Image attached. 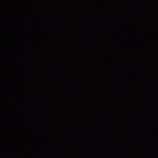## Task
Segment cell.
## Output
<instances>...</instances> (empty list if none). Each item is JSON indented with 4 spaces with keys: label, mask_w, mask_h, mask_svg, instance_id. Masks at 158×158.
<instances>
[]
</instances>
